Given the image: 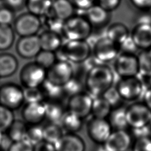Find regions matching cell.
<instances>
[{"label": "cell", "instance_id": "cell-1", "mask_svg": "<svg viewBox=\"0 0 151 151\" xmlns=\"http://www.w3.org/2000/svg\"><path fill=\"white\" fill-rule=\"evenodd\" d=\"M114 80V70L106 64L97 63L86 72L84 85L87 92L94 98L101 96L113 87Z\"/></svg>", "mask_w": 151, "mask_h": 151}, {"label": "cell", "instance_id": "cell-2", "mask_svg": "<svg viewBox=\"0 0 151 151\" xmlns=\"http://www.w3.org/2000/svg\"><path fill=\"white\" fill-rule=\"evenodd\" d=\"M55 54L57 60L83 64L92 55V48L87 40H67Z\"/></svg>", "mask_w": 151, "mask_h": 151}, {"label": "cell", "instance_id": "cell-3", "mask_svg": "<svg viewBox=\"0 0 151 151\" xmlns=\"http://www.w3.org/2000/svg\"><path fill=\"white\" fill-rule=\"evenodd\" d=\"M93 30L92 26L82 14H75L64 22L61 36L66 41L87 40Z\"/></svg>", "mask_w": 151, "mask_h": 151}, {"label": "cell", "instance_id": "cell-4", "mask_svg": "<svg viewBox=\"0 0 151 151\" xmlns=\"http://www.w3.org/2000/svg\"><path fill=\"white\" fill-rule=\"evenodd\" d=\"M120 53V46L106 36L97 40L92 48L93 58L97 62L103 64L114 61Z\"/></svg>", "mask_w": 151, "mask_h": 151}, {"label": "cell", "instance_id": "cell-5", "mask_svg": "<svg viewBox=\"0 0 151 151\" xmlns=\"http://www.w3.org/2000/svg\"><path fill=\"white\" fill-rule=\"evenodd\" d=\"M115 87L123 101H134L143 94L144 83L137 76L120 78Z\"/></svg>", "mask_w": 151, "mask_h": 151}, {"label": "cell", "instance_id": "cell-6", "mask_svg": "<svg viewBox=\"0 0 151 151\" xmlns=\"http://www.w3.org/2000/svg\"><path fill=\"white\" fill-rule=\"evenodd\" d=\"M19 79L25 88L40 87L47 79V70L35 62L28 63L21 69Z\"/></svg>", "mask_w": 151, "mask_h": 151}, {"label": "cell", "instance_id": "cell-7", "mask_svg": "<svg viewBox=\"0 0 151 151\" xmlns=\"http://www.w3.org/2000/svg\"><path fill=\"white\" fill-rule=\"evenodd\" d=\"M24 90L18 84L10 83L0 87V104L11 110L19 109L24 103Z\"/></svg>", "mask_w": 151, "mask_h": 151}, {"label": "cell", "instance_id": "cell-8", "mask_svg": "<svg viewBox=\"0 0 151 151\" xmlns=\"http://www.w3.org/2000/svg\"><path fill=\"white\" fill-rule=\"evenodd\" d=\"M114 72L120 78L137 76L139 65L137 54L121 52L114 61Z\"/></svg>", "mask_w": 151, "mask_h": 151}, {"label": "cell", "instance_id": "cell-9", "mask_svg": "<svg viewBox=\"0 0 151 151\" xmlns=\"http://www.w3.org/2000/svg\"><path fill=\"white\" fill-rule=\"evenodd\" d=\"M74 68L71 63L57 60L47 70V80L55 85L63 87L74 76Z\"/></svg>", "mask_w": 151, "mask_h": 151}, {"label": "cell", "instance_id": "cell-10", "mask_svg": "<svg viewBox=\"0 0 151 151\" xmlns=\"http://www.w3.org/2000/svg\"><path fill=\"white\" fill-rule=\"evenodd\" d=\"M87 135L96 145H103L113 132L107 119L91 117L86 126Z\"/></svg>", "mask_w": 151, "mask_h": 151}, {"label": "cell", "instance_id": "cell-11", "mask_svg": "<svg viewBox=\"0 0 151 151\" xmlns=\"http://www.w3.org/2000/svg\"><path fill=\"white\" fill-rule=\"evenodd\" d=\"M129 127L137 128L148 124L151 111L143 102H134L126 107Z\"/></svg>", "mask_w": 151, "mask_h": 151}, {"label": "cell", "instance_id": "cell-12", "mask_svg": "<svg viewBox=\"0 0 151 151\" xmlns=\"http://www.w3.org/2000/svg\"><path fill=\"white\" fill-rule=\"evenodd\" d=\"M93 97L87 91L71 96L68 98L67 110L78 116L83 120L91 114Z\"/></svg>", "mask_w": 151, "mask_h": 151}, {"label": "cell", "instance_id": "cell-13", "mask_svg": "<svg viewBox=\"0 0 151 151\" xmlns=\"http://www.w3.org/2000/svg\"><path fill=\"white\" fill-rule=\"evenodd\" d=\"M42 25L40 17L28 12L21 14L15 19L14 28L19 35L27 37L37 35Z\"/></svg>", "mask_w": 151, "mask_h": 151}, {"label": "cell", "instance_id": "cell-14", "mask_svg": "<svg viewBox=\"0 0 151 151\" xmlns=\"http://www.w3.org/2000/svg\"><path fill=\"white\" fill-rule=\"evenodd\" d=\"M133 141L126 130H114L103 145L106 151H127L131 149Z\"/></svg>", "mask_w": 151, "mask_h": 151}, {"label": "cell", "instance_id": "cell-15", "mask_svg": "<svg viewBox=\"0 0 151 151\" xmlns=\"http://www.w3.org/2000/svg\"><path fill=\"white\" fill-rule=\"evenodd\" d=\"M130 39L138 50L150 49L151 23L139 21L130 32Z\"/></svg>", "mask_w": 151, "mask_h": 151}, {"label": "cell", "instance_id": "cell-16", "mask_svg": "<svg viewBox=\"0 0 151 151\" xmlns=\"http://www.w3.org/2000/svg\"><path fill=\"white\" fill-rule=\"evenodd\" d=\"M16 49L18 54L24 58H35L41 51L38 35L21 37L17 43Z\"/></svg>", "mask_w": 151, "mask_h": 151}, {"label": "cell", "instance_id": "cell-17", "mask_svg": "<svg viewBox=\"0 0 151 151\" xmlns=\"http://www.w3.org/2000/svg\"><path fill=\"white\" fill-rule=\"evenodd\" d=\"M22 117L28 125H39L45 119L44 102L25 103L22 108Z\"/></svg>", "mask_w": 151, "mask_h": 151}, {"label": "cell", "instance_id": "cell-18", "mask_svg": "<svg viewBox=\"0 0 151 151\" xmlns=\"http://www.w3.org/2000/svg\"><path fill=\"white\" fill-rule=\"evenodd\" d=\"M89 22L93 28H103L110 22V12L97 4L81 13Z\"/></svg>", "mask_w": 151, "mask_h": 151}, {"label": "cell", "instance_id": "cell-19", "mask_svg": "<svg viewBox=\"0 0 151 151\" xmlns=\"http://www.w3.org/2000/svg\"><path fill=\"white\" fill-rule=\"evenodd\" d=\"M55 151H86L84 140L76 133H64L54 144Z\"/></svg>", "mask_w": 151, "mask_h": 151}, {"label": "cell", "instance_id": "cell-20", "mask_svg": "<svg viewBox=\"0 0 151 151\" xmlns=\"http://www.w3.org/2000/svg\"><path fill=\"white\" fill-rule=\"evenodd\" d=\"M42 50L56 52L63 44L61 34L45 29L38 35Z\"/></svg>", "mask_w": 151, "mask_h": 151}, {"label": "cell", "instance_id": "cell-21", "mask_svg": "<svg viewBox=\"0 0 151 151\" xmlns=\"http://www.w3.org/2000/svg\"><path fill=\"white\" fill-rule=\"evenodd\" d=\"M105 36L113 42L121 46L130 38V32L125 24L115 22L107 28Z\"/></svg>", "mask_w": 151, "mask_h": 151}, {"label": "cell", "instance_id": "cell-22", "mask_svg": "<svg viewBox=\"0 0 151 151\" xmlns=\"http://www.w3.org/2000/svg\"><path fill=\"white\" fill-rule=\"evenodd\" d=\"M45 107V119L50 123L60 124L67 109L61 101L44 100Z\"/></svg>", "mask_w": 151, "mask_h": 151}, {"label": "cell", "instance_id": "cell-23", "mask_svg": "<svg viewBox=\"0 0 151 151\" xmlns=\"http://www.w3.org/2000/svg\"><path fill=\"white\" fill-rule=\"evenodd\" d=\"M76 11L69 0H52L51 12L64 21L74 15Z\"/></svg>", "mask_w": 151, "mask_h": 151}, {"label": "cell", "instance_id": "cell-24", "mask_svg": "<svg viewBox=\"0 0 151 151\" xmlns=\"http://www.w3.org/2000/svg\"><path fill=\"white\" fill-rule=\"evenodd\" d=\"M83 119L74 113L68 110L64 114L60 124L66 133H76L83 126Z\"/></svg>", "mask_w": 151, "mask_h": 151}, {"label": "cell", "instance_id": "cell-25", "mask_svg": "<svg viewBox=\"0 0 151 151\" xmlns=\"http://www.w3.org/2000/svg\"><path fill=\"white\" fill-rule=\"evenodd\" d=\"M107 120L113 130H126L129 127L126 118V107L122 106L112 109Z\"/></svg>", "mask_w": 151, "mask_h": 151}, {"label": "cell", "instance_id": "cell-26", "mask_svg": "<svg viewBox=\"0 0 151 151\" xmlns=\"http://www.w3.org/2000/svg\"><path fill=\"white\" fill-rule=\"evenodd\" d=\"M18 67V61L13 55L0 54V78L10 77L17 71Z\"/></svg>", "mask_w": 151, "mask_h": 151}, {"label": "cell", "instance_id": "cell-27", "mask_svg": "<svg viewBox=\"0 0 151 151\" xmlns=\"http://www.w3.org/2000/svg\"><path fill=\"white\" fill-rule=\"evenodd\" d=\"M25 5L28 12L42 18L51 11L52 0H26Z\"/></svg>", "mask_w": 151, "mask_h": 151}, {"label": "cell", "instance_id": "cell-28", "mask_svg": "<svg viewBox=\"0 0 151 151\" xmlns=\"http://www.w3.org/2000/svg\"><path fill=\"white\" fill-rule=\"evenodd\" d=\"M44 97V100L61 101L65 96L63 87L55 85L47 79L40 87Z\"/></svg>", "mask_w": 151, "mask_h": 151}, {"label": "cell", "instance_id": "cell-29", "mask_svg": "<svg viewBox=\"0 0 151 151\" xmlns=\"http://www.w3.org/2000/svg\"><path fill=\"white\" fill-rule=\"evenodd\" d=\"M111 110V106L102 96L93 98L91 111L93 117L107 119Z\"/></svg>", "mask_w": 151, "mask_h": 151}, {"label": "cell", "instance_id": "cell-30", "mask_svg": "<svg viewBox=\"0 0 151 151\" xmlns=\"http://www.w3.org/2000/svg\"><path fill=\"white\" fill-rule=\"evenodd\" d=\"M28 124L24 120H15L6 134L12 142H17L25 139Z\"/></svg>", "mask_w": 151, "mask_h": 151}, {"label": "cell", "instance_id": "cell-31", "mask_svg": "<svg viewBox=\"0 0 151 151\" xmlns=\"http://www.w3.org/2000/svg\"><path fill=\"white\" fill-rule=\"evenodd\" d=\"M43 127V140L55 144L64 134L63 130L60 124L48 123Z\"/></svg>", "mask_w": 151, "mask_h": 151}, {"label": "cell", "instance_id": "cell-32", "mask_svg": "<svg viewBox=\"0 0 151 151\" xmlns=\"http://www.w3.org/2000/svg\"><path fill=\"white\" fill-rule=\"evenodd\" d=\"M139 74L143 77L151 76V48L139 51L137 54Z\"/></svg>", "mask_w": 151, "mask_h": 151}, {"label": "cell", "instance_id": "cell-33", "mask_svg": "<svg viewBox=\"0 0 151 151\" xmlns=\"http://www.w3.org/2000/svg\"><path fill=\"white\" fill-rule=\"evenodd\" d=\"M14 41V31L10 25H0V50L9 48Z\"/></svg>", "mask_w": 151, "mask_h": 151}, {"label": "cell", "instance_id": "cell-34", "mask_svg": "<svg viewBox=\"0 0 151 151\" xmlns=\"http://www.w3.org/2000/svg\"><path fill=\"white\" fill-rule=\"evenodd\" d=\"M44 21H42V24H44L47 30L53 31L58 33L61 35V31L64 24V21L56 17L51 11L42 17Z\"/></svg>", "mask_w": 151, "mask_h": 151}, {"label": "cell", "instance_id": "cell-35", "mask_svg": "<svg viewBox=\"0 0 151 151\" xmlns=\"http://www.w3.org/2000/svg\"><path fill=\"white\" fill-rule=\"evenodd\" d=\"M35 58V62L47 70L57 60L55 52L42 50Z\"/></svg>", "mask_w": 151, "mask_h": 151}, {"label": "cell", "instance_id": "cell-36", "mask_svg": "<svg viewBox=\"0 0 151 151\" xmlns=\"http://www.w3.org/2000/svg\"><path fill=\"white\" fill-rule=\"evenodd\" d=\"M15 120L13 111L0 104V132L6 133Z\"/></svg>", "mask_w": 151, "mask_h": 151}, {"label": "cell", "instance_id": "cell-37", "mask_svg": "<svg viewBox=\"0 0 151 151\" xmlns=\"http://www.w3.org/2000/svg\"><path fill=\"white\" fill-rule=\"evenodd\" d=\"M25 139L34 146L43 140V127L39 125H28Z\"/></svg>", "mask_w": 151, "mask_h": 151}, {"label": "cell", "instance_id": "cell-38", "mask_svg": "<svg viewBox=\"0 0 151 151\" xmlns=\"http://www.w3.org/2000/svg\"><path fill=\"white\" fill-rule=\"evenodd\" d=\"M84 85L78 78L74 76L63 87L65 95L68 97L83 91Z\"/></svg>", "mask_w": 151, "mask_h": 151}, {"label": "cell", "instance_id": "cell-39", "mask_svg": "<svg viewBox=\"0 0 151 151\" xmlns=\"http://www.w3.org/2000/svg\"><path fill=\"white\" fill-rule=\"evenodd\" d=\"M24 97L25 103L43 102L44 101V95L40 87L25 88Z\"/></svg>", "mask_w": 151, "mask_h": 151}, {"label": "cell", "instance_id": "cell-40", "mask_svg": "<svg viewBox=\"0 0 151 151\" xmlns=\"http://www.w3.org/2000/svg\"><path fill=\"white\" fill-rule=\"evenodd\" d=\"M111 106L112 109L122 106L123 100L115 86H113L106 91L101 96Z\"/></svg>", "mask_w": 151, "mask_h": 151}, {"label": "cell", "instance_id": "cell-41", "mask_svg": "<svg viewBox=\"0 0 151 151\" xmlns=\"http://www.w3.org/2000/svg\"><path fill=\"white\" fill-rule=\"evenodd\" d=\"M132 151H151V136L133 140Z\"/></svg>", "mask_w": 151, "mask_h": 151}, {"label": "cell", "instance_id": "cell-42", "mask_svg": "<svg viewBox=\"0 0 151 151\" xmlns=\"http://www.w3.org/2000/svg\"><path fill=\"white\" fill-rule=\"evenodd\" d=\"M7 151H34V145L27 139L12 142Z\"/></svg>", "mask_w": 151, "mask_h": 151}, {"label": "cell", "instance_id": "cell-43", "mask_svg": "<svg viewBox=\"0 0 151 151\" xmlns=\"http://www.w3.org/2000/svg\"><path fill=\"white\" fill-rule=\"evenodd\" d=\"M14 20L12 11L8 7L0 8V25H10Z\"/></svg>", "mask_w": 151, "mask_h": 151}, {"label": "cell", "instance_id": "cell-44", "mask_svg": "<svg viewBox=\"0 0 151 151\" xmlns=\"http://www.w3.org/2000/svg\"><path fill=\"white\" fill-rule=\"evenodd\" d=\"M76 10L84 12L97 3V0H69Z\"/></svg>", "mask_w": 151, "mask_h": 151}, {"label": "cell", "instance_id": "cell-45", "mask_svg": "<svg viewBox=\"0 0 151 151\" xmlns=\"http://www.w3.org/2000/svg\"><path fill=\"white\" fill-rule=\"evenodd\" d=\"M130 129V132L129 133L134 140L140 137L151 136V129L148 124L140 127Z\"/></svg>", "mask_w": 151, "mask_h": 151}, {"label": "cell", "instance_id": "cell-46", "mask_svg": "<svg viewBox=\"0 0 151 151\" xmlns=\"http://www.w3.org/2000/svg\"><path fill=\"white\" fill-rule=\"evenodd\" d=\"M122 0H97V4L111 12L119 8Z\"/></svg>", "mask_w": 151, "mask_h": 151}, {"label": "cell", "instance_id": "cell-47", "mask_svg": "<svg viewBox=\"0 0 151 151\" xmlns=\"http://www.w3.org/2000/svg\"><path fill=\"white\" fill-rule=\"evenodd\" d=\"M137 9L143 12L151 11V0H129Z\"/></svg>", "mask_w": 151, "mask_h": 151}, {"label": "cell", "instance_id": "cell-48", "mask_svg": "<svg viewBox=\"0 0 151 151\" xmlns=\"http://www.w3.org/2000/svg\"><path fill=\"white\" fill-rule=\"evenodd\" d=\"M34 151H55L54 144L42 140L34 146Z\"/></svg>", "mask_w": 151, "mask_h": 151}, {"label": "cell", "instance_id": "cell-49", "mask_svg": "<svg viewBox=\"0 0 151 151\" xmlns=\"http://www.w3.org/2000/svg\"><path fill=\"white\" fill-rule=\"evenodd\" d=\"M9 8L17 9L25 4L26 0H4Z\"/></svg>", "mask_w": 151, "mask_h": 151}, {"label": "cell", "instance_id": "cell-50", "mask_svg": "<svg viewBox=\"0 0 151 151\" xmlns=\"http://www.w3.org/2000/svg\"><path fill=\"white\" fill-rule=\"evenodd\" d=\"M143 103L151 111V87H148L143 93Z\"/></svg>", "mask_w": 151, "mask_h": 151}, {"label": "cell", "instance_id": "cell-51", "mask_svg": "<svg viewBox=\"0 0 151 151\" xmlns=\"http://www.w3.org/2000/svg\"><path fill=\"white\" fill-rule=\"evenodd\" d=\"M93 151H106L103 145H96Z\"/></svg>", "mask_w": 151, "mask_h": 151}, {"label": "cell", "instance_id": "cell-52", "mask_svg": "<svg viewBox=\"0 0 151 151\" xmlns=\"http://www.w3.org/2000/svg\"><path fill=\"white\" fill-rule=\"evenodd\" d=\"M147 78V83H148V87H151V76L148 77H145Z\"/></svg>", "mask_w": 151, "mask_h": 151}, {"label": "cell", "instance_id": "cell-53", "mask_svg": "<svg viewBox=\"0 0 151 151\" xmlns=\"http://www.w3.org/2000/svg\"><path fill=\"white\" fill-rule=\"evenodd\" d=\"M148 125H149V127H150V129H151V116H150V120H149Z\"/></svg>", "mask_w": 151, "mask_h": 151}, {"label": "cell", "instance_id": "cell-54", "mask_svg": "<svg viewBox=\"0 0 151 151\" xmlns=\"http://www.w3.org/2000/svg\"><path fill=\"white\" fill-rule=\"evenodd\" d=\"M127 151H132V150H131V149H130V150H127Z\"/></svg>", "mask_w": 151, "mask_h": 151}]
</instances>
